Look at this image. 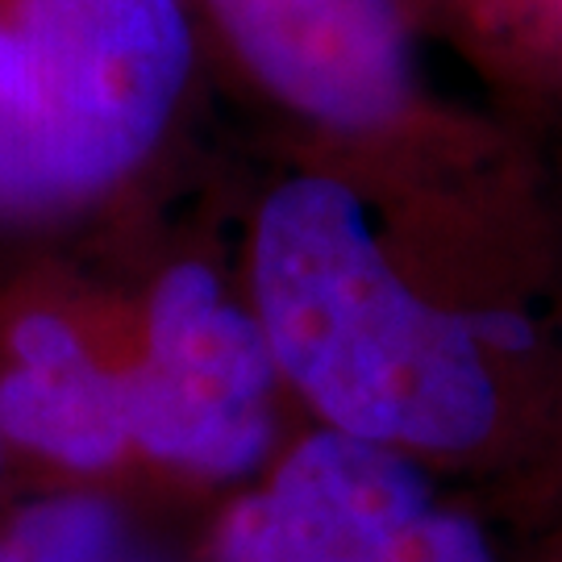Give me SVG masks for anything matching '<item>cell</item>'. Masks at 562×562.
Wrapping results in <instances>:
<instances>
[{
	"mask_svg": "<svg viewBox=\"0 0 562 562\" xmlns=\"http://www.w3.org/2000/svg\"><path fill=\"white\" fill-rule=\"evenodd\" d=\"M255 322L325 429L413 459L480 450L504 413L480 325L425 301L334 176L283 180L250 238Z\"/></svg>",
	"mask_w": 562,
	"mask_h": 562,
	"instance_id": "6da1fadb",
	"label": "cell"
},
{
	"mask_svg": "<svg viewBox=\"0 0 562 562\" xmlns=\"http://www.w3.org/2000/svg\"><path fill=\"white\" fill-rule=\"evenodd\" d=\"M188 76L183 0H0V222L117 192L167 138Z\"/></svg>",
	"mask_w": 562,
	"mask_h": 562,
	"instance_id": "7a4b0ae2",
	"label": "cell"
},
{
	"mask_svg": "<svg viewBox=\"0 0 562 562\" xmlns=\"http://www.w3.org/2000/svg\"><path fill=\"white\" fill-rule=\"evenodd\" d=\"M276 383L255 313L209 267L162 271L142 308L138 346L113 359L130 459L192 480H238L271 450Z\"/></svg>",
	"mask_w": 562,
	"mask_h": 562,
	"instance_id": "3957f363",
	"label": "cell"
},
{
	"mask_svg": "<svg viewBox=\"0 0 562 562\" xmlns=\"http://www.w3.org/2000/svg\"><path fill=\"white\" fill-rule=\"evenodd\" d=\"M213 562H496L483 525L438 504L422 459L317 429L225 508Z\"/></svg>",
	"mask_w": 562,
	"mask_h": 562,
	"instance_id": "277c9868",
	"label": "cell"
},
{
	"mask_svg": "<svg viewBox=\"0 0 562 562\" xmlns=\"http://www.w3.org/2000/svg\"><path fill=\"white\" fill-rule=\"evenodd\" d=\"M241 67L329 134H383L413 109L417 71L396 0H204Z\"/></svg>",
	"mask_w": 562,
	"mask_h": 562,
	"instance_id": "5b68a950",
	"label": "cell"
},
{
	"mask_svg": "<svg viewBox=\"0 0 562 562\" xmlns=\"http://www.w3.org/2000/svg\"><path fill=\"white\" fill-rule=\"evenodd\" d=\"M0 442L71 475L130 462L113 355L80 313L25 304L0 329Z\"/></svg>",
	"mask_w": 562,
	"mask_h": 562,
	"instance_id": "8992f818",
	"label": "cell"
},
{
	"mask_svg": "<svg viewBox=\"0 0 562 562\" xmlns=\"http://www.w3.org/2000/svg\"><path fill=\"white\" fill-rule=\"evenodd\" d=\"M13 562H150L130 538L117 508L88 492L50 496L21 508L0 529Z\"/></svg>",
	"mask_w": 562,
	"mask_h": 562,
	"instance_id": "52a82bcc",
	"label": "cell"
},
{
	"mask_svg": "<svg viewBox=\"0 0 562 562\" xmlns=\"http://www.w3.org/2000/svg\"><path fill=\"white\" fill-rule=\"evenodd\" d=\"M0 450H4V442H0Z\"/></svg>",
	"mask_w": 562,
	"mask_h": 562,
	"instance_id": "ba28073f",
	"label": "cell"
}]
</instances>
